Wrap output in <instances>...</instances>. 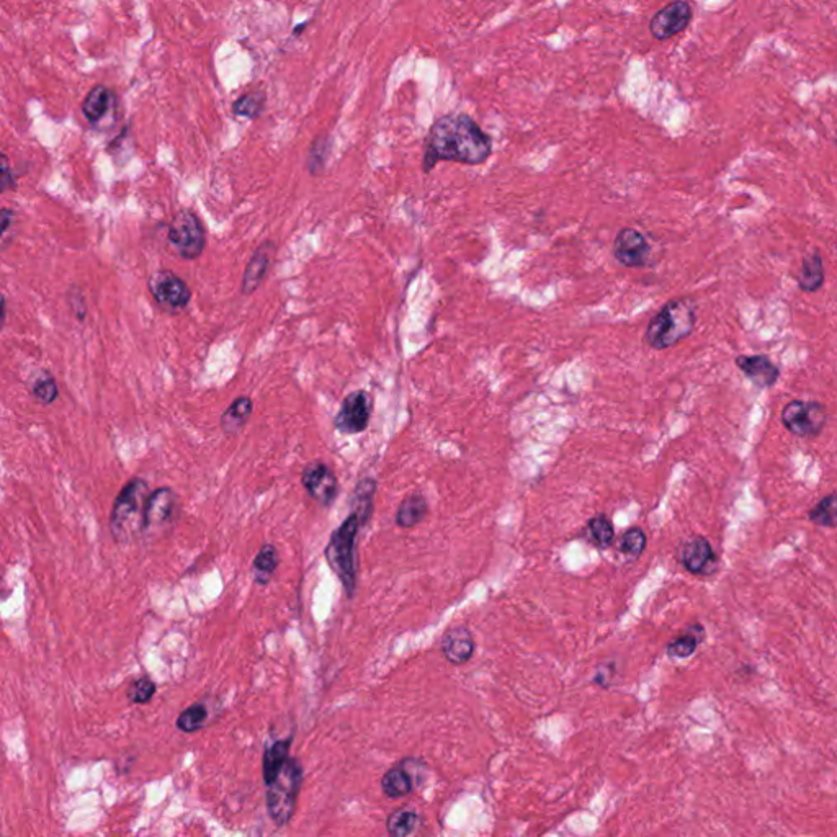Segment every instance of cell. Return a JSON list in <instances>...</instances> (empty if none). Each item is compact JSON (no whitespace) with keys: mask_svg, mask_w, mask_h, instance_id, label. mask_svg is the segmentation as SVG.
<instances>
[{"mask_svg":"<svg viewBox=\"0 0 837 837\" xmlns=\"http://www.w3.org/2000/svg\"><path fill=\"white\" fill-rule=\"evenodd\" d=\"M588 530H589L590 540L597 548H607L615 537L613 523L607 515L604 514L592 517L588 525Z\"/></svg>","mask_w":837,"mask_h":837,"instance_id":"f546056e","label":"cell"},{"mask_svg":"<svg viewBox=\"0 0 837 837\" xmlns=\"http://www.w3.org/2000/svg\"><path fill=\"white\" fill-rule=\"evenodd\" d=\"M266 96L264 90H252L248 94H242L238 100L232 104V114L241 118H250L256 120L266 110Z\"/></svg>","mask_w":837,"mask_h":837,"instance_id":"484cf974","label":"cell"},{"mask_svg":"<svg viewBox=\"0 0 837 837\" xmlns=\"http://www.w3.org/2000/svg\"><path fill=\"white\" fill-rule=\"evenodd\" d=\"M493 154V140L468 114L438 118L426 136L422 171L428 173L437 162L479 165Z\"/></svg>","mask_w":837,"mask_h":837,"instance_id":"6da1fadb","label":"cell"},{"mask_svg":"<svg viewBox=\"0 0 837 837\" xmlns=\"http://www.w3.org/2000/svg\"><path fill=\"white\" fill-rule=\"evenodd\" d=\"M31 393L35 396V400L39 401L41 404H51L57 400V394H59V388H57V383L49 373H43L41 376L37 378V381L33 383L31 386Z\"/></svg>","mask_w":837,"mask_h":837,"instance_id":"4dcf8cb0","label":"cell"},{"mask_svg":"<svg viewBox=\"0 0 837 837\" xmlns=\"http://www.w3.org/2000/svg\"><path fill=\"white\" fill-rule=\"evenodd\" d=\"M290 746H292V738L276 740L266 746L264 757H262V777L266 785H270L275 781L278 774L285 767L286 762L290 759Z\"/></svg>","mask_w":837,"mask_h":837,"instance_id":"ac0fdd59","label":"cell"},{"mask_svg":"<svg viewBox=\"0 0 837 837\" xmlns=\"http://www.w3.org/2000/svg\"><path fill=\"white\" fill-rule=\"evenodd\" d=\"M278 562H280V558H278V550H276L275 545H270V543L264 545L260 548V552L258 553L256 560L252 562V572H254L256 582L266 586V582L272 579V576L275 574Z\"/></svg>","mask_w":837,"mask_h":837,"instance_id":"cb8c5ba5","label":"cell"},{"mask_svg":"<svg viewBox=\"0 0 837 837\" xmlns=\"http://www.w3.org/2000/svg\"><path fill=\"white\" fill-rule=\"evenodd\" d=\"M418 826V816L410 809H396L386 821V828L391 836H410Z\"/></svg>","mask_w":837,"mask_h":837,"instance_id":"4316f807","label":"cell"},{"mask_svg":"<svg viewBox=\"0 0 837 837\" xmlns=\"http://www.w3.org/2000/svg\"><path fill=\"white\" fill-rule=\"evenodd\" d=\"M697 306L690 298L672 300L647 324L645 342L655 351H666L694 333Z\"/></svg>","mask_w":837,"mask_h":837,"instance_id":"7a4b0ae2","label":"cell"},{"mask_svg":"<svg viewBox=\"0 0 837 837\" xmlns=\"http://www.w3.org/2000/svg\"><path fill=\"white\" fill-rule=\"evenodd\" d=\"M208 722V708L203 704H193L177 718V728L183 732L200 731Z\"/></svg>","mask_w":837,"mask_h":837,"instance_id":"f1b7e54d","label":"cell"},{"mask_svg":"<svg viewBox=\"0 0 837 837\" xmlns=\"http://www.w3.org/2000/svg\"><path fill=\"white\" fill-rule=\"evenodd\" d=\"M114 96L110 89L105 86H97L87 94L82 102V114L89 123L96 124L102 122L105 114H108L110 106L114 104Z\"/></svg>","mask_w":837,"mask_h":837,"instance_id":"44dd1931","label":"cell"},{"mask_svg":"<svg viewBox=\"0 0 837 837\" xmlns=\"http://www.w3.org/2000/svg\"><path fill=\"white\" fill-rule=\"evenodd\" d=\"M363 522L360 517L352 512L342 525L333 533L331 540L326 546V558L331 564L334 572L339 576L343 584V589L352 597L357 586V562H355V545L357 535L362 528Z\"/></svg>","mask_w":837,"mask_h":837,"instance_id":"3957f363","label":"cell"},{"mask_svg":"<svg viewBox=\"0 0 837 837\" xmlns=\"http://www.w3.org/2000/svg\"><path fill=\"white\" fill-rule=\"evenodd\" d=\"M681 562L687 571L698 576L712 574L718 568L714 548L704 537H694L692 540L685 543L681 552Z\"/></svg>","mask_w":837,"mask_h":837,"instance_id":"5bb4252c","label":"cell"},{"mask_svg":"<svg viewBox=\"0 0 837 837\" xmlns=\"http://www.w3.org/2000/svg\"><path fill=\"white\" fill-rule=\"evenodd\" d=\"M373 412V400L367 391H352L343 398L341 410L334 418V427L345 435H355L367 430Z\"/></svg>","mask_w":837,"mask_h":837,"instance_id":"30bf717a","label":"cell"},{"mask_svg":"<svg viewBox=\"0 0 837 837\" xmlns=\"http://www.w3.org/2000/svg\"><path fill=\"white\" fill-rule=\"evenodd\" d=\"M612 254L620 266L627 268H643L651 258V244L647 236L635 228L620 229L613 241Z\"/></svg>","mask_w":837,"mask_h":837,"instance_id":"8fae6325","label":"cell"},{"mask_svg":"<svg viewBox=\"0 0 837 837\" xmlns=\"http://www.w3.org/2000/svg\"><path fill=\"white\" fill-rule=\"evenodd\" d=\"M427 499L424 495H410L400 504L396 512V523L402 528H410L422 522L427 515Z\"/></svg>","mask_w":837,"mask_h":837,"instance_id":"7402d4cb","label":"cell"},{"mask_svg":"<svg viewBox=\"0 0 837 837\" xmlns=\"http://www.w3.org/2000/svg\"><path fill=\"white\" fill-rule=\"evenodd\" d=\"M301 485L317 504L329 507L339 495V481L333 468L324 461H311L301 473Z\"/></svg>","mask_w":837,"mask_h":837,"instance_id":"7c38bea8","label":"cell"},{"mask_svg":"<svg viewBox=\"0 0 837 837\" xmlns=\"http://www.w3.org/2000/svg\"><path fill=\"white\" fill-rule=\"evenodd\" d=\"M645 548H647V535L641 528L633 527L621 537L620 552L625 553L630 558H638L641 553L645 552Z\"/></svg>","mask_w":837,"mask_h":837,"instance_id":"1f68e13d","label":"cell"},{"mask_svg":"<svg viewBox=\"0 0 837 837\" xmlns=\"http://www.w3.org/2000/svg\"><path fill=\"white\" fill-rule=\"evenodd\" d=\"M149 495L148 483L134 478L116 495L110 515V530L116 542H128L134 533L143 530L144 507Z\"/></svg>","mask_w":837,"mask_h":837,"instance_id":"277c9868","label":"cell"},{"mask_svg":"<svg viewBox=\"0 0 837 837\" xmlns=\"http://www.w3.org/2000/svg\"><path fill=\"white\" fill-rule=\"evenodd\" d=\"M17 187L15 183V175L10 169L9 157L4 154L2 156V191L13 190Z\"/></svg>","mask_w":837,"mask_h":837,"instance_id":"e575fe53","label":"cell"},{"mask_svg":"<svg viewBox=\"0 0 837 837\" xmlns=\"http://www.w3.org/2000/svg\"><path fill=\"white\" fill-rule=\"evenodd\" d=\"M375 493H376V483L371 478H365L362 481H359V485L355 487L352 512L360 517L363 525L370 520Z\"/></svg>","mask_w":837,"mask_h":837,"instance_id":"d4e9b609","label":"cell"},{"mask_svg":"<svg viewBox=\"0 0 837 837\" xmlns=\"http://www.w3.org/2000/svg\"><path fill=\"white\" fill-rule=\"evenodd\" d=\"M828 410L818 401H790L782 410V424L799 438H815L826 427Z\"/></svg>","mask_w":837,"mask_h":837,"instance_id":"52a82bcc","label":"cell"},{"mask_svg":"<svg viewBox=\"0 0 837 837\" xmlns=\"http://www.w3.org/2000/svg\"><path fill=\"white\" fill-rule=\"evenodd\" d=\"M808 519L819 527H836L837 493L823 497L818 504L809 511Z\"/></svg>","mask_w":837,"mask_h":837,"instance_id":"83f0119b","label":"cell"},{"mask_svg":"<svg viewBox=\"0 0 837 837\" xmlns=\"http://www.w3.org/2000/svg\"><path fill=\"white\" fill-rule=\"evenodd\" d=\"M692 21V7L685 0H674L655 13L649 31L659 41H666L682 33Z\"/></svg>","mask_w":837,"mask_h":837,"instance_id":"4fadbf2b","label":"cell"},{"mask_svg":"<svg viewBox=\"0 0 837 837\" xmlns=\"http://www.w3.org/2000/svg\"><path fill=\"white\" fill-rule=\"evenodd\" d=\"M274 254H275V244L272 241H266V244H262L254 252L242 276V295H252L264 282V278L268 274V268L272 266Z\"/></svg>","mask_w":837,"mask_h":837,"instance_id":"2e32d148","label":"cell"},{"mask_svg":"<svg viewBox=\"0 0 837 837\" xmlns=\"http://www.w3.org/2000/svg\"><path fill=\"white\" fill-rule=\"evenodd\" d=\"M736 367L754 386L761 390L772 388L781 378L779 367L765 355H740L736 357Z\"/></svg>","mask_w":837,"mask_h":837,"instance_id":"9a60e30c","label":"cell"},{"mask_svg":"<svg viewBox=\"0 0 837 837\" xmlns=\"http://www.w3.org/2000/svg\"><path fill=\"white\" fill-rule=\"evenodd\" d=\"M824 280H826V272H824V264L819 252L805 256L797 274L799 290L805 293H815L823 288Z\"/></svg>","mask_w":837,"mask_h":837,"instance_id":"d6986e66","label":"cell"},{"mask_svg":"<svg viewBox=\"0 0 837 837\" xmlns=\"http://www.w3.org/2000/svg\"><path fill=\"white\" fill-rule=\"evenodd\" d=\"M167 239L177 256L185 260H195L200 258L207 246V231L193 211L182 209L171 221Z\"/></svg>","mask_w":837,"mask_h":837,"instance_id":"8992f818","label":"cell"},{"mask_svg":"<svg viewBox=\"0 0 837 837\" xmlns=\"http://www.w3.org/2000/svg\"><path fill=\"white\" fill-rule=\"evenodd\" d=\"M254 404L248 396H239L238 400L232 401L228 410L223 412L221 416V428L226 435H236L242 428L248 426L249 418L252 416Z\"/></svg>","mask_w":837,"mask_h":837,"instance_id":"ffe728a7","label":"cell"},{"mask_svg":"<svg viewBox=\"0 0 837 837\" xmlns=\"http://www.w3.org/2000/svg\"><path fill=\"white\" fill-rule=\"evenodd\" d=\"M414 787L412 777L404 769V765H396L386 772L381 779V789L383 793L390 799H400L410 793Z\"/></svg>","mask_w":837,"mask_h":837,"instance_id":"603a6c76","label":"cell"},{"mask_svg":"<svg viewBox=\"0 0 837 837\" xmlns=\"http://www.w3.org/2000/svg\"><path fill=\"white\" fill-rule=\"evenodd\" d=\"M697 647H698V639L689 633V635H682L672 639L667 647V655L671 657L684 659V657L692 656L697 651Z\"/></svg>","mask_w":837,"mask_h":837,"instance_id":"836d02e7","label":"cell"},{"mask_svg":"<svg viewBox=\"0 0 837 837\" xmlns=\"http://www.w3.org/2000/svg\"><path fill=\"white\" fill-rule=\"evenodd\" d=\"M475 639L465 627L450 628L442 638V653L452 664H465L475 653Z\"/></svg>","mask_w":837,"mask_h":837,"instance_id":"e0dca14e","label":"cell"},{"mask_svg":"<svg viewBox=\"0 0 837 837\" xmlns=\"http://www.w3.org/2000/svg\"><path fill=\"white\" fill-rule=\"evenodd\" d=\"M156 694V684L149 677H141L134 681L130 690H128V698L136 705L149 704Z\"/></svg>","mask_w":837,"mask_h":837,"instance_id":"d6a6232c","label":"cell"},{"mask_svg":"<svg viewBox=\"0 0 837 837\" xmlns=\"http://www.w3.org/2000/svg\"><path fill=\"white\" fill-rule=\"evenodd\" d=\"M149 292L154 301L165 311H181L190 303L191 292L187 282L171 270H157L149 278Z\"/></svg>","mask_w":837,"mask_h":837,"instance_id":"9c48e42d","label":"cell"},{"mask_svg":"<svg viewBox=\"0 0 837 837\" xmlns=\"http://www.w3.org/2000/svg\"><path fill=\"white\" fill-rule=\"evenodd\" d=\"M303 775V765L298 759L290 757L275 781L266 785V811L278 828L286 826L295 815Z\"/></svg>","mask_w":837,"mask_h":837,"instance_id":"5b68a950","label":"cell"},{"mask_svg":"<svg viewBox=\"0 0 837 837\" xmlns=\"http://www.w3.org/2000/svg\"><path fill=\"white\" fill-rule=\"evenodd\" d=\"M13 216H15V215H13L10 209H2V236H4V238H5V234L9 232L10 224H12L13 219H15Z\"/></svg>","mask_w":837,"mask_h":837,"instance_id":"d590c367","label":"cell"},{"mask_svg":"<svg viewBox=\"0 0 837 837\" xmlns=\"http://www.w3.org/2000/svg\"><path fill=\"white\" fill-rule=\"evenodd\" d=\"M179 509V499L171 487H159L149 495L144 507L143 530L146 535H161L171 528Z\"/></svg>","mask_w":837,"mask_h":837,"instance_id":"ba28073f","label":"cell"}]
</instances>
